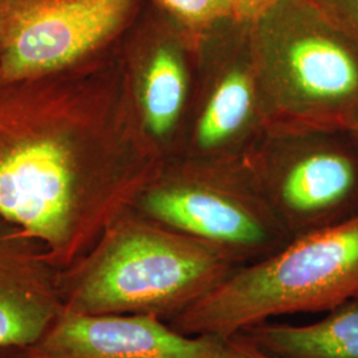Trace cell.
I'll return each instance as SVG.
<instances>
[{
    "label": "cell",
    "mask_w": 358,
    "mask_h": 358,
    "mask_svg": "<svg viewBox=\"0 0 358 358\" xmlns=\"http://www.w3.org/2000/svg\"><path fill=\"white\" fill-rule=\"evenodd\" d=\"M118 56L142 128L166 161L177 158L192 112L199 38L149 4L121 40Z\"/></svg>",
    "instance_id": "obj_9"
},
{
    "label": "cell",
    "mask_w": 358,
    "mask_h": 358,
    "mask_svg": "<svg viewBox=\"0 0 358 358\" xmlns=\"http://www.w3.org/2000/svg\"><path fill=\"white\" fill-rule=\"evenodd\" d=\"M284 0H230L234 19L251 23Z\"/></svg>",
    "instance_id": "obj_16"
},
{
    "label": "cell",
    "mask_w": 358,
    "mask_h": 358,
    "mask_svg": "<svg viewBox=\"0 0 358 358\" xmlns=\"http://www.w3.org/2000/svg\"><path fill=\"white\" fill-rule=\"evenodd\" d=\"M145 0H3L0 81L45 76L117 50Z\"/></svg>",
    "instance_id": "obj_7"
},
{
    "label": "cell",
    "mask_w": 358,
    "mask_h": 358,
    "mask_svg": "<svg viewBox=\"0 0 358 358\" xmlns=\"http://www.w3.org/2000/svg\"><path fill=\"white\" fill-rule=\"evenodd\" d=\"M222 358H285L272 355L267 350L255 345L242 333L226 338Z\"/></svg>",
    "instance_id": "obj_15"
},
{
    "label": "cell",
    "mask_w": 358,
    "mask_h": 358,
    "mask_svg": "<svg viewBox=\"0 0 358 358\" xmlns=\"http://www.w3.org/2000/svg\"><path fill=\"white\" fill-rule=\"evenodd\" d=\"M133 208L217 247L241 266L291 241L242 162L169 159Z\"/></svg>",
    "instance_id": "obj_5"
},
{
    "label": "cell",
    "mask_w": 358,
    "mask_h": 358,
    "mask_svg": "<svg viewBox=\"0 0 358 358\" xmlns=\"http://www.w3.org/2000/svg\"><path fill=\"white\" fill-rule=\"evenodd\" d=\"M358 48V0H313Z\"/></svg>",
    "instance_id": "obj_14"
},
{
    "label": "cell",
    "mask_w": 358,
    "mask_h": 358,
    "mask_svg": "<svg viewBox=\"0 0 358 358\" xmlns=\"http://www.w3.org/2000/svg\"><path fill=\"white\" fill-rule=\"evenodd\" d=\"M59 268L45 248L0 217V349H29L63 313Z\"/></svg>",
    "instance_id": "obj_11"
},
{
    "label": "cell",
    "mask_w": 358,
    "mask_h": 358,
    "mask_svg": "<svg viewBox=\"0 0 358 358\" xmlns=\"http://www.w3.org/2000/svg\"><path fill=\"white\" fill-rule=\"evenodd\" d=\"M255 345L285 358H358V299L306 325L260 322L242 332Z\"/></svg>",
    "instance_id": "obj_12"
},
{
    "label": "cell",
    "mask_w": 358,
    "mask_h": 358,
    "mask_svg": "<svg viewBox=\"0 0 358 358\" xmlns=\"http://www.w3.org/2000/svg\"><path fill=\"white\" fill-rule=\"evenodd\" d=\"M250 24L267 129L358 122V48L313 0H284Z\"/></svg>",
    "instance_id": "obj_3"
},
{
    "label": "cell",
    "mask_w": 358,
    "mask_h": 358,
    "mask_svg": "<svg viewBox=\"0 0 358 358\" xmlns=\"http://www.w3.org/2000/svg\"><path fill=\"white\" fill-rule=\"evenodd\" d=\"M239 266L217 247L129 208L62 269L63 312L173 320Z\"/></svg>",
    "instance_id": "obj_2"
},
{
    "label": "cell",
    "mask_w": 358,
    "mask_h": 358,
    "mask_svg": "<svg viewBox=\"0 0 358 358\" xmlns=\"http://www.w3.org/2000/svg\"><path fill=\"white\" fill-rule=\"evenodd\" d=\"M226 338L185 334L153 315L65 313L32 358H222Z\"/></svg>",
    "instance_id": "obj_10"
},
{
    "label": "cell",
    "mask_w": 358,
    "mask_h": 358,
    "mask_svg": "<svg viewBox=\"0 0 358 358\" xmlns=\"http://www.w3.org/2000/svg\"><path fill=\"white\" fill-rule=\"evenodd\" d=\"M352 299H358V215L239 266L170 325L229 338L272 317L329 312Z\"/></svg>",
    "instance_id": "obj_4"
},
{
    "label": "cell",
    "mask_w": 358,
    "mask_h": 358,
    "mask_svg": "<svg viewBox=\"0 0 358 358\" xmlns=\"http://www.w3.org/2000/svg\"><path fill=\"white\" fill-rule=\"evenodd\" d=\"M266 131L250 24L230 19L199 38L192 112L177 158L242 162Z\"/></svg>",
    "instance_id": "obj_8"
},
{
    "label": "cell",
    "mask_w": 358,
    "mask_h": 358,
    "mask_svg": "<svg viewBox=\"0 0 358 358\" xmlns=\"http://www.w3.org/2000/svg\"><path fill=\"white\" fill-rule=\"evenodd\" d=\"M166 158L137 115L115 52L0 81V217L68 268L133 208Z\"/></svg>",
    "instance_id": "obj_1"
},
{
    "label": "cell",
    "mask_w": 358,
    "mask_h": 358,
    "mask_svg": "<svg viewBox=\"0 0 358 358\" xmlns=\"http://www.w3.org/2000/svg\"><path fill=\"white\" fill-rule=\"evenodd\" d=\"M3 48V0H0V53Z\"/></svg>",
    "instance_id": "obj_17"
},
{
    "label": "cell",
    "mask_w": 358,
    "mask_h": 358,
    "mask_svg": "<svg viewBox=\"0 0 358 358\" xmlns=\"http://www.w3.org/2000/svg\"><path fill=\"white\" fill-rule=\"evenodd\" d=\"M352 133H353V136H355V137H356V140H357V142H358V122H357V125H356V127H355V128L352 129Z\"/></svg>",
    "instance_id": "obj_18"
},
{
    "label": "cell",
    "mask_w": 358,
    "mask_h": 358,
    "mask_svg": "<svg viewBox=\"0 0 358 358\" xmlns=\"http://www.w3.org/2000/svg\"><path fill=\"white\" fill-rule=\"evenodd\" d=\"M27 358H32V357H27Z\"/></svg>",
    "instance_id": "obj_19"
},
{
    "label": "cell",
    "mask_w": 358,
    "mask_h": 358,
    "mask_svg": "<svg viewBox=\"0 0 358 358\" xmlns=\"http://www.w3.org/2000/svg\"><path fill=\"white\" fill-rule=\"evenodd\" d=\"M242 165L291 241L358 215L352 130L267 129Z\"/></svg>",
    "instance_id": "obj_6"
},
{
    "label": "cell",
    "mask_w": 358,
    "mask_h": 358,
    "mask_svg": "<svg viewBox=\"0 0 358 358\" xmlns=\"http://www.w3.org/2000/svg\"><path fill=\"white\" fill-rule=\"evenodd\" d=\"M179 27L201 38L214 27L234 19L230 0H148Z\"/></svg>",
    "instance_id": "obj_13"
}]
</instances>
